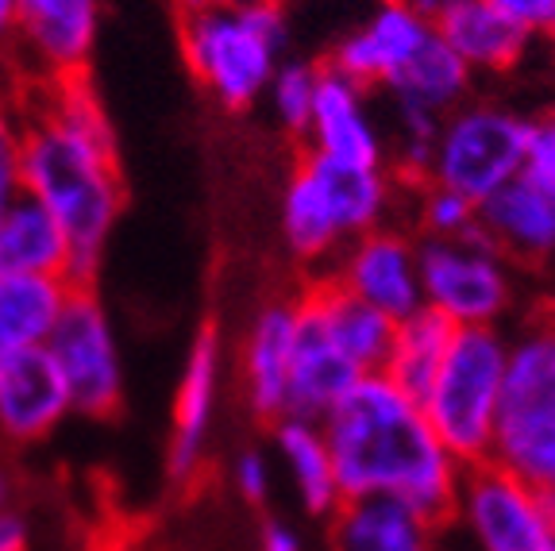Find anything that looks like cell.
<instances>
[{
    "mask_svg": "<svg viewBox=\"0 0 555 551\" xmlns=\"http://www.w3.org/2000/svg\"><path fill=\"white\" fill-rule=\"evenodd\" d=\"M24 120V193L59 220L69 243V285H93L120 225L124 190L113 124L89 78L39 81Z\"/></svg>",
    "mask_w": 555,
    "mask_h": 551,
    "instance_id": "cell-1",
    "label": "cell"
},
{
    "mask_svg": "<svg viewBox=\"0 0 555 551\" xmlns=\"http://www.w3.org/2000/svg\"><path fill=\"white\" fill-rule=\"evenodd\" d=\"M344 501L398 498L433 525L451 521L463 466L428 424L421 401L382 374H363L321 421Z\"/></svg>",
    "mask_w": 555,
    "mask_h": 551,
    "instance_id": "cell-2",
    "label": "cell"
},
{
    "mask_svg": "<svg viewBox=\"0 0 555 551\" xmlns=\"http://www.w3.org/2000/svg\"><path fill=\"white\" fill-rule=\"evenodd\" d=\"M182 59L193 81L228 113H247L262 101L278 62L289 47L286 0L220 4L178 16Z\"/></svg>",
    "mask_w": 555,
    "mask_h": 551,
    "instance_id": "cell-3",
    "label": "cell"
},
{
    "mask_svg": "<svg viewBox=\"0 0 555 551\" xmlns=\"http://www.w3.org/2000/svg\"><path fill=\"white\" fill-rule=\"evenodd\" d=\"M509 336L502 328H455L428 394L421 397L428 424L460 466L494 456L498 413H502Z\"/></svg>",
    "mask_w": 555,
    "mask_h": 551,
    "instance_id": "cell-4",
    "label": "cell"
},
{
    "mask_svg": "<svg viewBox=\"0 0 555 551\" xmlns=\"http://www.w3.org/2000/svg\"><path fill=\"white\" fill-rule=\"evenodd\" d=\"M490 459L555 494V312H540L509 339Z\"/></svg>",
    "mask_w": 555,
    "mask_h": 551,
    "instance_id": "cell-5",
    "label": "cell"
},
{
    "mask_svg": "<svg viewBox=\"0 0 555 551\" xmlns=\"http://www.w3.org/2000/svg\"><path fill=\"white\" fill-rule=\"evenodd\" d=\"M525 143H529V116H520L502 101L467 97L436 128L425 181L448 185L482 205L490 193L525 170Z\"/></svg>",
    "mask_w": 555,
    "mask_h": 551,
    "instance_id": "cell-6",
    "label": "cell"
},
{
    "mask_svg": "<svg viewBox=\"0 0 555 551\" xmlns=\"http://www.w3.org/2000/svg\"><path fill=\"white\" fill-rule=\"evenodd\" d=\"M421 305L440 312L455 328H502L509 317L517 282L513 262L482 232L460 240L416 235Z\"/></svg>",
    "mask_w": 555,
    "mask_h": 551,
    "instance_id": "cell-7",
    "label": "cell"
},
{
    "mask_svg": "<svg viewBox=\"0 0 555 551\" xmlns=\"http://www.w3.org/2000/svg\"><path fill=\"white\" fill-rule=\"evenodd\" d=\"M47 355L69 394V413L104 421L124 406V359L113 317L93 285H69L66 305L47 336Z\"/></svg>",
    "mask_w": 555,
    "mask_h": 551,
    "instance_id": "cell-8",
    "label": "cell"
},
{
    "mask_svg": "<svg viewBox=\"0 0 555 551\" xmlns=\"http://www.w3.org/2000/svg\"><path fill=\"white\" fill-rule=\"evenodd\" d=\"M451 517L463 521L478 551H555V494L494 459L463 466Z\"/></svg>",
    "mask_w": 555,
    "mask_h": 551,
    "instance_id": "cell-9",
    "label": "cell"
},
{
    "mask_svg": "<svg viewBox=\"0 0 555 551\" xmlns=\"http://www.w3.org/2000/svg\"><path fill=\"white\" fill-rule=\"evenodd\" d=\"M433 20L413 0H378L363 24L339 35L324 66L339 69L363 89H390L409 62L433 43Z\"/></svg>",
    "mask_w": 555,
    "mask_h": 551,
    "instance_id": "cell-10",
    "label": "cell"
},
{
    "mask_svg": "<svg viewBox=\"0 0 555 551\" xmlns=\"http://www.w3.org/2000/svg\"><path fill=\"white\" fill-rule=\"evenodd\" d=\"M347 293L378 309L382 317L405 320L421 305V267H416V235L405 228H374L351 240L328 270Z\"/></svg>",
    "mask_w": 555,
    "mask_h": 551,
    "instance_id": "cell-11",
    "label": "cell"
},
{
    "mask_svg": "<svg viewBox=\"0 0 555 551\" xmlns=\"http://www.w3.org/2000/svg\"><path fill=\"white\" fill-rule=\"evenodd\" d=\"M220 382H224V339L212 324H205L193 336L185 355L182 382L173 394L170 444H166V474L170 483H193L205 463L208 436L217 421Z\"/></svg>",
    "mask_w": 555,
    "mask_h": 551,
    "instance_id": "cell-12",
    "label": "cell"
},
{
    "mask_svg": "<svg viewBox=\"0 0 555 551\" xmlns=\"http://www.w3.org/2000/svg\"><path fill=\"white\" fill-rule=\"evenodd\" d=\"M366 93L371 89L321 62L312 116L301 139L305 151L356 166H390V143H386V131H382Z\"/></svg>",
    "mask_w": 555,
    "mask_h": 551,
    "instance_id": "cell-13",
    "label": "cell"
},
{
    "mask_svg": "<svg viewBox=\"0 0 555 551\" xmlns=\"http://www.w3.org/2000/svg\"><path fill=\"white\" fill-rule=\"evenodd\" d=\"M470 74L502 78L529 59L537 35L490 0H413Z\"/></svg>",
    "mask_w": 555,
    "mask_h": 551,
    "instance_id": "cell-14",
    "label": "cell"
},
{
    "mask_svg": "<svg viewBox=\"0 0 555 551\" xmlns=\"http://www.w3.org/2000/svg\"><path fill=\"white\" fill-rule=\"evenodd\" d=\"M294 163L305 170L312 193L321 201L332 228L339 232L344 247L351 240H359V235L374 232V228L390 225L393 208H398V193L405 190L390 174V166L339 163V158L317 155V151H305V146Z\"/></svg>",
    "mask_w": 555,
    "mask_h": 551,
    "instance_id": "cell-15",
    "label": "cell"
},
{
    "mask_svg": "<svg viewBox=\"0 0 555 551\" xmlns=\"http://www.w3.org/2000/svg\"><path fill=\"white\" fill-rule=\"evenodd\" d=\"M101 35V0H16V47L39 81L86 78Z\"/></svg>",
    "mask_w": 555,
    "mask_h": 551,
    "instance_id": "cell-16",
    "label": "cell"
},
{
    "mask_svg": "<svg viewBox=\"0 0 555 551\" xmlns=\"http://www.w3.org/2000/svg\"><path fill=\"white\" fill-rule=\"evenodd\" d=\"M69 394L47 347L4 355L0 359V439L9 444H39L66 424Z\"/></svg>",
    "mask_w": 555,
    "mask_h": 551,
    "instance_id": "cell-17",
    "label": "cell"
},
{
    "mask_svg": "<svg viewBox=\"0 0 555 551\" xmlns=\"http://www.w3.org/2000/svg\"><path fill=\"white\" fill-rule=\"evenodd\" d=\"M478 232L509 262L555 259V190L520 170L478 205Z\"/></svg>",
    "mask_w": 555,
    "mask_h": 551,
    "instance_id": "cell-18",
    "label": "cell"
},
{
    "mask_svg": "<svg viewBox=\"0 0 555 551\" xmlns=\"http://www.w3.org/2000/svg\"><path fill=\"white\" fill-rule=\"evenodd\" d=\"M297 344V297L267 302L251 317L240 344V386L243 401L259 421L286 417V379Z\"/></svg>",
    "mask_w": 555,
    "mask_h": 551,
    "instance_id": "cell-19",
    "label": "cell"
},
{
    "mask_svg": "<svg viewBox=\"0 0 555 551\" xmlns=\"http://www.w3.org/2000/svg\"><path fill=\"white\" fill-rule=\"evenodd\" d=\"M301 312L321 328L332 339L339 355L356 362L363 374H378L386 351H390L393 320L382 317L378 309H371L366 302H359L356 293H347L336 278L317 274L301 293H297Z\"/></svg>",
    "mask_w": 555,
    "mask_h": 551,
    "instance_id": "cell-20",
    "label": "cell"
},
{
    "mask_svg": "<svg viewBox=\"0 0 555 551\" xmlns=\"http://www.w3.org/2000/svg\"><path fill=\"white\" fill-rule=\"evenodd\" d=\"M359 379H363V371L347 355H339L332 339L297 305V344L286 379V417L321 424Z\"/></svg>",
    "mask_w": 555,
    "mask_h": 551,
    "instance_id": "cell-21",
    "label": "cell"
},
{
    "mask_svg": "<svg viewBox=\"0 0 555 551\" xmlns=\"http://www.w3.org/2000/svg\"><path fill=\"white\" fill-rule=\"evenodd\" d=\"M328 521L332 551H436L440 528L398 498H351Z\"/></svg>",
    "mask_w": 555,
    "mask_h": 551,
    "instance_id": "cell-22",
    "label": "cell"
},
{
    "mask_svg": "<svg viewBox=\"0 0 555 551\" xmlns=\"http://www.w3.org/2000/svg\"><path fill=\"white\" fill-rule=\"evenodd\" d=\"M270 444H274V459L286 466L305 513L328 521L344 505V494H339L336 471H332L328 439H324L321 424L301 421V417H278L270 421Z\"/></svg>",
    "mask_w": 555,
    "mask_h": 551,
    "instance_id": "cell-23",
    "label": "cell"
},
{
    "mask_svg": "<svg viewBox=\"0 0 555 551\" xmlns=\"http://www.w3.org/2000/svg\"><path fill=\"white\" fill-rule=\"evenodd\" d=\"M69 243L59 220L35 197H16L0 213V274H59L66 278Z\"/></svg>",
    "mask_w": 555,
    "mask_h": 551,
    "instance_id": "cell-24",
    "label": "cell"
},
{
    "mask_svg": "<svg viewBox=\"0 0 555 551\" xmlns=\"http://www.w3.org/2000/svg\"><path fill=\"white\" fill-rule=\"evenodd\" d=\"M66 293L69 282L59 274H0V359L43 347Z\"/></svg>",
    "mask_w": 555,
    "mask_h": 551,
    "instance_id": "cell-25",
    "label": "cell"
},
{
    "mask_svg": "<svg viewBox=\"0 0 555 551\" xmlns=\"http://www.w3.org/2000/svg\"><path fill=\"white\" fill-rule=\"evenodd\" d=\"M451 336H455V324H448L433 309H416L405 320H393L390 351H386V362H382L378 374L386 382H393L401 394L421 401L428 394V386H433L436 371H440Z\"/></svg>",
    "mask_w": 555,
    "mask_h": 551,
    "instance_id": "cell-26",
    "label": "cell"
},
{
    "mask_svg": "<svg viewBox=\"0 0 555 551\" xmlns=\"http://www.w3.org/2000/svg\"><path fill=\"white\" fill-rule=\"evenodd\" d=\"M386 93L393 104H413L433 116H448L455 104L475 93V74L463 66L460 54L451 51L440 35H433V43L409 62L405 74Z\"/></svg>",
    "mask_w": 555,
    "mask_h": 551,
    "instance_id": "cell-27",
    "label": "cell"
},
{
    "mask_svg": "<svg viewBox=\"0 0 555 551\" xmlns=\"http://www.w3.org/2000/svg\"><path fill=\"white\" fill-rule=\"evenodd\" d=\"M317 78H321V62L312 59L278 62L262 101H267L270 116H274V124L286 136L305 139V128H309V116H312V97H317Z\"/></svg>",
    "mask_w": 555,
    "mask_h": 551,
    "instance_id": "cell-28",
    "label": "cell"
},
{
    "mask_svg": "<svg viewBox=\"0 0 555 551\" xmlns=\"http://www.w3.org/2000/svg\"><path fill=\"white\" fill-rule=\"evenodd\" d=\"M409 193H413V216L421 235L460 240V235H470L478 228V205L463 197V193L448 190V185H436V181L409 185Z\"/></svg>",
    "mask_w": 555,
    "mask_h": 551,
    "instance_id": "cell-29",
    "label": "cell"
},
{
    "mask_svg": "<svg viewBox=\"0 0 555 551\" xmlns=\"http://www.w3.org/2000/svg\"><path fill=\"white\" fill-rule=\"evenodd\" d=\"M24 197V120L0 97V213Z\"/></svg>",
    "mask_w": 555,
    "mask_h": 551,
    "instance_id": "cell-30",
    "label": "cell"
},
{
    "mask_svg": "<svg viewBox=\"0 0 555 551\" xmlns=\"http://www.w3.org/2000/svg\"><path fill=\"white\" fill-rule=\"evenodd\" d=\"M232 486L247 505H267L270 490H274V466H270L267 451L259 448L240 451L232 463Z\"/></svg>",
    "mask_w": 555,
    "mask_h": 551,
    "instance_id": "cell-31",
    "label": "cell"
},
{
    "mask_svg": "<svg viewBox=\"0 0 555 551\" xmlns=\"http://www.w3.org/2000/svg\"><path fill=\"white\" fill-rule=\"evenodd\" d=\"M525 174L555 190V108L529 116V143H525Z\"/></svg>",
    "mask_w": 555,
    "mask_h": 551,
    "instance_id": "cell-32",
    "label": "cell"
},
{
    "mask_svg": "<svg viewBox=\"0 0 555 551\" xmlns=\"http://www.w3.org/2000/svg\"><path fill=\"white\" fill-rule=\"evenodd\" d=\"M502 12H509L517 24H525L532 35L555 31V0H490Z\"/></svg>",
    "mask_w": 555,
    "mask_h": 551,
    "instance_id": "cell-33",
    "label": "cell"
},
{
    "mask_svg": "<svg viewBox=\"0 0 555 551\" xmlns=\"http://www.w3.org/2000/svg\"><path fill=\"white\" fill-rule=\"evenodd\" d=\"M0 551H31V521L16 505L0 509Z\"/></svg>",
    "mask_w": 555,
    "mask_h": 551,
    "instance_id": "cell-34",
    "label": "cell"
},
{
    "mask_svg": "<svg viewBox=\"0 0 555 551\" xmlns=\"http://www.w3.org/2000/svg\"><path fill=\"white\" fill-rule=\"evenodd\" d=\"M259 551H305V540L289 521L267 517L259 528Z\"/></svg>",
    "mask_w": 555,
    "mask_h": 551,
    "instance_id": "cell-35",
    "label": "cell"
},
{
    "mask_svg": "<svg viewBox=\"0 0 555 551\" xmlns=\"http://www.w3.org/2000/svg\"><path fill=\"white\" fill-rule=\"evenodd\" d=\"M16 47V0H0V51Z\"/></svg>",
    "mask_w": 555,
    "mask_h": 551,
    "instance_id": "cell-36",
    "label": "cell"
},
{
    "mask_svg": "<svg viewBox=\"0 0 555 551\" xmlns=\"http://www.w3.org/2000/svg\"><path fill=\"white\" fill-rule=\"evenodd\" d=\"M12 494H16V486H12V474L0 466V509L12 505Z\"/></svg>",
    "mask_w": 555,
    "mask_h": 551,
    "instance_id": "cell-37",
    "label": "cell"
},
{
    "mask_svg": "<svg viewBox=\"0 0 555 551\" xmlns=\"http://www.w3.org/2000/svg\"><path fill=\"white\" fill-rule=\"evenodd\" d=\"M170 4H173V12H178V16H190V12L208 9V4H212V0H170Z\"/></svg>",
    "mask_w": 555,
    "mask_h": 551,
    "instance_id": "cell-38",
    "label": "cell"
},
{
    "mask_svg": "<svg viewBox=\"0 0 555 551\" xmlns=\"http://www.w3.org/2000/svg\"><path fill=\"white\" fill-rule=\"evenodd\" d=\"M220 4H255V0H220Z\"/></svg>",
    "mask_w": 555,
    "mask_h": 551,
    "instance_id": "cell-39",
    "label": "cell"
},
{
    "mask_svg": "<svg viewBox=\"0 0 555 551\" xmlns=\"http://www.w3.org/2000/svg\"><path fill=\"white\" fill-rule=\"evenodd\" d=\"M286 4H289V0H286Z\"/></svg>",
    "mask_w": 555,
    "mask_h": 551,
    "instance_id": "cell-40",
    "label": "cell"
},
{
    "mask_svg": "<svg viewBox=\"0 0 555 551\" xmlns=\"http://www.w3.org/2000/svg\"><path fill=\"white\" fill-rule=\"evenodd\" d=\"M552 35H555V31H552Z\"/></svg>",
    "mask_w": 555,
    "mask_h": 551,
    "instance_id": "cell-41",
    "label": "cell"
}]
</instances>
